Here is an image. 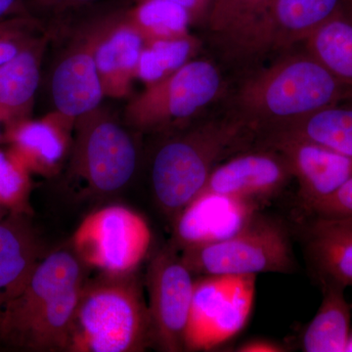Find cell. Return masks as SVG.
<instances>
[{"instance_id":"obj_1","label":"cell","mask_w":352,"mask_h":352,"mask_svg":"<svg viewBox=\"0 0 352 352\" xmlns=\"http://www.w3.org/2000/svg\"><path fill=\"white\" fill-rule=\"evenodd\" d=\"M352 87L309 53H284L245 76L230 97V113L261 135L321 109L351 100Z\"/></svg>"},{"instance_id":"obj_2","label":"cell","mask_w":352,"mask_h":352,"mask_svg":"<svg viewBox=\"0 0 352 352\" xmlns=\"http://www.w3.org/2000/svg\"><path fill=\"white\" fill-rule=\"evenodd\" d=\"M166 134L153 157L151 180L160 207L175 217L200 193L212 170L256 135L230 113Z\"/></svg>"},{"instance_id":"obj_3","label":"cell","mask_w":352,"mask_h":352,"mask_svg":"<svg viewBox=\"0 0 352 352\" xmlns=\"http://www.w3.org/2000/svg\"><path fill=\"white\" fill-rule=\"evenodd\" d=\"M152 344L149 307L132 273L85 282L68 351L139 352Z\"/></svg>"},{"instance_id":"obj_4","label":"cell","mask_w":352,"mask_h":352,"mask_svg":"<svg viewBox=\"0 0 352 352\" xmlns=\"http://www.w3.org/2000/svg\"><path fill=\"white\" fill-rule=\"evenodd\" d=\"M131 131L102 104L76 120L69 177L80 184L83 193L112 195L131 182L138 164Z\"/></svg>"},{"instance_id":"obj_5","label":"cell","mask_w":352,"mask_h":352,"mask_svg":"<svg viewBox=\"0 0 352 352\" xmlns=\"http://www.w3.org/2000/svg\"><path fill=\"white\" fill-rule=\"evenodd\" d=\"M224 89L219 67L208 59H192L175 73L132 97L124 122L141 133H168L188 126Z\"/></svg>"},{"instance_id":"obj_6","label":"cell","mask_w":352,"mask_h":352,"mask_svg":"<svg viewBox=\"0 0 352 352\" xmlns=\"http://www.w3.org/2000/svg\"><path fill=\"white\" fill-rule=\"evenodd\" d=\"M180 258L192 274L199 275L284 273L291 271L294 265L286 230L258 214L231 237L183 249Z\"/></svg>"},{"instance_id":"obj_7","label":"cell","mask_w":352,"mask_h":352,"mask_svg":"<svg viewBox=\"0 0 352 352\" xmlns=\"http://www.w3.org/2000/svg\"><path fill=\"white\" fill-rule=\"evenodd\" d=\"M152 242L144 217L124 206H108L87 215L73 237L76 256L108 275L131 274Z\"/></svg>"},{"instance_id":"obj_8","label":"cell","mask_w":352,"mask_h":352,"mask_svg":"<svg viewBox=\"0 0 352 352\" xmlns=\"http://www.w3.org/2000/svg\"><path fill=\"white\" fill-rule=\"evenodd\" d=\"M256 275H201L194 281L185 351H210L232 339L251 315Z\"/></svg>"},{"instance_id":"obj_9","label":"cell","mask_w":352,"mask_h":352,"mask_svg":"<svg viewBox=\"0 0 352 352\" xmlns=\"http://www.w3.org/2000/svg\"><path fill=\"white\" fill-rule=\"evenodd\" d=\"M62 47L51 74L54 111L48 113L73 132L76 120L105 98L94 59V34L87 13L55 34Z\"/></svg>"},{"instance_id":"obj_10","label":"cell","mask_w":352,"mask_h":352,"mask_svg":"<svg viewBox=\"0 0 352 352\" xmlns=\"http://www.w3.org/2000/svg\"><path fill=\"white\" fill-rule=\"evenodd\" d=\"M178 254L173 245L161 250L148 268L153 344L166 352L185 351L195 281Z\"/></svg>"},{"instance_id":"obj_11","label":"cell","mask_w":352,"mask_h":352,"mask_svg":"<svg viewBox=\"0 0 352 352\" xmlns=\"http://www.w3.org/2000/svg\"><path fill=\"white\" fill-rule=\"evenodd\" d=\"M124 6L88 11L94 34V59L105 97L122 99L131 94L132 83L145 41L126 19Z\"/></svg>"},{"instance_id":"obj_12","label":"cell","mask_w":352,"mask_h":352,"mask_svg":"<svg viewBox=\"0 0 352 352\" xmlns=\"http://www.w3.org/2000/svg\"><path fill=\"white\" fill-rule=\"evenodd\" d=\"M261 138L263 146L276 150L288 162L307 210L333 196L352 176V157L325 146L284 134Z\"/></svg>"},{"instance_id":"obj_13","label":"cell","mask_w":352,"mask_h":352,"mask_svg":"<svg viewBox=\"0 0 352 352\" xmlns=\"http://www.w3.org/2000/svg\"><path fill=\"white\" fill-rule=\"evenodd\" d=\"M344 3L346 0H273L237 56L258 59L289 52Z\"/></svg>"},{"instance_id":"obj_14","label":"cell","mask_w":352,"mask_h":352,"mask_svg":"<svg viewBox=\"0 0 352 352\" xmlns=\"http://www.w3.org/2000/svg\"><path fill=\"white\" fill-rule=\"evenodd\" d=\"M293 178L286 159L276 150L263 146L261 149L244 150L222 162L210 173L200 193L261 204L279 193Z\"/></svg>"},{"instance_id":"obj_15","label":"cell","mask_w":352,"mask_h":352,"mask_svg":"<svg viewBox=\"0 0 352 352\" xmlns=\"http://www.w3.org/2000/svg\"><path fill=\"white\" fill-rule=\"evenodd\" d=\"M261 204L214 193H200L175 217L177 251L231 237L258 214Z\"/></svg>"},{"instance_id":"obj_16","label":"cell","mask_w":352,"mask_h":352,"mask_svg":"<svg viewBox=\"0 0 352 352\" xmlns=\"http://www.w3.org/2000/svg\"><path fill=\"white\" fill-rule=\"evenodd\" d=\"M83 265L64 250L39 261L22 292L0 312V340L51 300L85 283Z\"/></svg>"},{"instance_id":"obj_17","label":"cell","mask_w":352,"mask_h":352,"mask_svg":"<svg viewBox=\"0 0 352 352\" xmlns=\"http://www.w3.org/2000/svg\"><path fill=\"white\" fill-rule=\"evenodd\" d=\"M52 41L53 34L45 30L0 66V124L3 129L31 119L44 57Z\"/></svg>"},{"instance_id":"obj_18","label":"cell","mask_w":352,"mask_h":352,"mask_svg":"<svg viewBox=\"0 0 352 352\" xmlns=\"http://www.w3.org/2000/svg\"><path fill=\"white\" fill-rule=\"evenodd\" d=\"M8 151L31 173L56 175L71 152L72 132L56 120L27 119L4 129Z\"/></svg>"},{"instance_id":"obj_19","label":"cell","mask_w":352,"mask_h":352,"mask_svg":"<svg viewBox=\"0 0 352 352\" xmlns=\"http://www.w3.org/2000/svg\"><path fill=\"white\" fill-rule=\"evenodd\" d=\"M83 284L69 289L39 308L1 339L0 344L23 351H68Z\"/></svg>"},{"instance_id":"obj_20","label":"cell","mask_w":352,"mask_h":352,"mask_svg":"<svg viewBox=\"0 0 352 352\" xmlns=\"http://www.w3.org/2000/svg\"><path fill=\"white\" fill-rule=\"evenodd\" d=\"M41 254L29 214L9 212L0 220V312L24 289Z\"/></svg>"},{"instance_id":"obj_21","label":"cell","mask_w":352,"mask_h":352,"mask_svg":"<svg viewBox=\"0 0 352 352\" xmlns=\"http://www.w3.org/2000/svg\"><path fill=\"white\" fill-rule=\"evenodd\" d=\"M308 250L322 283L352 287V219L316 217Z\"/></svg>"},{"instance_id":"obj_22","label":"cell","mask_w":352,"mask_h":352,"mask_svg":"<svg viewBox=\"0 0 352 352\" xmlns=\"http://www.w3.org/2000/svg\"><path fill=\"white\" fill-rule=\"evenodd\" d=\"M302 44L330 73L352 87V6L344 3Z\"/></svg>"},{"instance_id":"obj_23","label":"cell","mask_w":352,"mask_h":352,"mask_svg":"<svg viewBox=\"0 0 352 352\" xmlns=\"http://www.w3.org/2000/svg\"><path fill=\"white\" fill-rule=\"evenodd\" d=\"M346 288L323 284V300L302 337L307 352H344L351 333V307L347 302Z\"/></svg>"},{"instance_id":"obj_24","label":"cell","mask_w":352,"mask_h":352,"mask_svg":"<svg viewBox=\"0 0 352 352\" xmlns=\"http://www.w3.org/2000/svg\"><path fill=\"white\" fill-rule=\"evenodd\" d=\"M266 134H284L307 139L352 157V99L276 127Z\"/></svg>"},{"instance_id":"obj_25","label":"cell","mask_w":352,"mask_h":352,"mask_svg":"<svg viewBox=\"0 0 352 352\" xmlns=\"http://www.w3.org/2000/svg\"><path fill=\"white\" fill-rule=\"evenodd\" d=\"M273 0H212L206 25L231 53L239 52Z\"/></svg>"},{"instance_id":"obj_26","label":"cell","mask_w":352,"mask_h":352,"mask_svg":"<svg viewBox=\"0 0 352 352\" xmlns=\"http://www.w3.org/2000/svg\"><path fill=\"white\" fill-rule=\"evenodd\" d=\"M124 16L145 43L188 36L191 20L182 6L168 0H138L124 6Z\"/></svg>"},{"instance_id":"obj_27","label":"cell","mask_w":352,"mask_h":352,"mask_svg":"<svg viewBox=\"0 0 352 352\" xmlns=\"http://www.w3.org/2000/svg\"><path fill=\"white\" fill-rule=\"evenodd\" d=\"M198 46V39L191 34L145 43L136 67L135 80L146 87L164 80L192 60Z\"/></svg>"},{"instance_id":"obj_28","label":"cell","mask_w":352,"mask_h":352,"mask_svg":"<svg viewBox=\"0 0 352 352\" xmlns=\"http://www.w3.org/2000/svg\"><path fill=\"white\" fill-rule=\"evenodd\" d=\"M99 2L100 0H21L18 13L38 20L55 36Z\"/></svg>"},{"instance_id":"obj_29","label":"cell","mask_w":352,"mask_h":352,"mask_svg":"<svg viewBox=\"0 0 352 352\" xmlns=\"http://www.w3.org/2000/svg\"><path fill=\"white\" fill-rule=\"evenodd\" d=\"M31 175L8 150L0 149V206L9 212L31 214Z\"/></svg>"},{"instance_id":"obj_30","label":"cell","mask_w":352,"mask_h":352,"mask_svg":"<svg viewBox=\"0 0 352 352\" xmlns=\"http://www.w3.org/2000/svg\"><path fill=\"white\" fill-rule=\"evenodd\" d=\"M45 31L38 20L17 13L0 20V66L15 57L32 39Z\"/></svg>"},{"instance_id":"obj_31","label":"cell","mask_w":352,"mask_h":352,"mask_svg":"<svg viewBox=\"0 0 352 352\" xmlns=\"http://www.w3.org/2000/svg\"><path fill=\"white\" fill-rule=\"evenodd\" d=\"M316 217L352 219V176L333 196L315 206Z\"/></svg>"},{"instance_id":"obj_32","label":"cell","mask_w":352,"mask_h":352,"mask_svg":"<svg viewBox=\"0 0 352 352\" xmlns=\"http://www.w3.org/2000/svg\"><path fill=\"white\" fill-rule=\"evenodd\" d=\"M131 1H138V0H131ZM168 1L182 6L188 13L192 25L204 23L206 25L212 0H168Z\"/></svg>"},{"instance_id":"obj_33","label":"cell","mask_w":352,"mask_h":352,"mask_svg":"<svg viewBox=\"0 0 352 352\" xmlns=\"http://www.w3.org/2000/svg\"><path fill=\"white\" fill-rule=\"evenodd\" d=\"M242 352H281L284 351L283 347L270 340H254L245 342L237 349Z\"/></svg>"},{"instance_id":"obj_34","label":"cell","mask_w":352,"mask_h":352,"mask_svg":"<svg viewBox=\"0 0 352 352\" xmlns=\"http://www.w3.org/2000/svg\"><path fill=\"white\" fill-rule=\"evenodd\" d=\"M21 0H0V20L17 14Z\"/></svg>"},{"instance_id":"obj_35","label":"cell","mask_w":352,"mask_h":352,"mask_svg":"<svg viewBox=\"0 0 352 352\" xmlns=\"http://www.w3.org/2000/svg\"><path fill=\"white\" fill-rule=\"evenodd\" d=\"M344 352H352V332L349 333V340H347V344L346 346V351Z\"/></svg>"},{"instance_id":"obj_36","label":"cell","mask_w":352,"mask_h":352,"mask_svg":"<svg viewBox=\"0 0 352 352\" xmlns=\"http://www.w3.org/2000/svg\"><path fill=\"white\" fill-rule=\"evenodd\" d=\"M6 143V138H4V129L3 126L0 124V144H4Z\"/></svg>"},{"instance_id":"obj_37","label":"cell","mask_w":352,"mask_h":352,"mask_svg":"<svg viewBox=\"0 0 352 352\" xmlns=\"http://www.w3.org/2000/svg\"><path fill=\"white\" fill-rule=\"evenodd\" d=\"M8 214V210H7L6 208H4L3 207H1V206H0V220L4 219V217H6V215Z\"/></svg>"},{"instance_id":"obj_38","label":"cell","mask_w":352,"mask_h":352,"mask_svg":"<svg viewBox=\"0 0 352 352\" xmlns=\"http://www.w3.org/2000/svg\"><path fill=\"white\" fill-rule=\"evenodd\" d=\"M346 3L349 4V6H352V0H346Z\"/></svg>"}]
</instances>
